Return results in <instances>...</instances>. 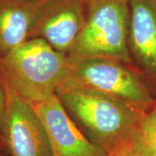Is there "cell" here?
Here are the masks:
<instances>
[{
  "mask_svg": "<svg viewBox=\"0 0 156 156\" xmlns=\"http://www.w3.org/2000/svg\"><path fill=\"white\" fill-rule=\"evenodd\" d=\"M56 96L88 139L108 155L134 139L145 114L92 89L62 83Z\"/></svg>",
  "mask_w": 156,
  "mask_h": 156,
  "instance_id": "cell-1",
  "label": "cell"
},
{
  "mask_svg": "<svg viewBox=\"0 0 156 156\" xmlns=\"http://www.w3.org/2000/svg\"><path fill=\"white\" fill-rule=\"evenodd\" d=\"M70 69L69 57L41 38L28 39L0 57V76L30 104L55 95Z\"/></svg>",
  "mask_w": 156,
  "mask_h": 156,
  "instance_id": "cell-2",
  "label": "cell"
},
{
  "mask_svg": "<svg viewBox=\"0 0 156 156\" xmlns=\"http://www.w3.org/2000/svg\"><path fill=\"white\" fill-rule=\"evenodd\" d=\"M83 28L69 54L71 64L91 57L114 58L131 65L128 50L129 0H85Z\"/></svg>",
  "mask_w": 156,
  "mask_h": 156,
  "instance_id": "cell-3",
  "label": "cell"
},
{
  "mask_svg": "<svg viewBox=\"0 0 156 156\" xmlns=\"http://www.w3.org/2000/svg\"><path fill=\"white\" fill-rule=\"evenodd\" d=\"M62 83L98 91L144 113L156 101L131 65L114 58L91 57L73 63Z\"/></svg>",
  "mask_w": 156,
  "mask_h": 156,
  "instance_id": "cell-4",
  "label": "cell"
},
{
  "mask_svg": "<svg viewBox=\"0 0 156 156\" xmlns=\"http://www.w3.org/2000/svg\"><path fill=\"white\" fill-rule=\"evenodd\" d=\"M4 83L6 113L2 136L9 155L52 156L44 128L32 106Z\"/></svg>",
  "mask_w": 156,
  "mask_h": 156,
  "instance_id": "cell-5",
  "label": "cell"
},
{
  "mask_svg": "<svg viewBox=\"0 0 156 156\" xmlns=\"http://www.w3.org/2000/svg\"><path fill=\"white\" fill-rule=\"evenodd\" d=\"M85 19V0H42L30 39H44L56 51L68 56Z\"/></svg>",
  "mask_w": 156,
  "mask_h": 156,
  "instance_id": "cell-6",
  "label": "cell"
},
{
  "mask_svg": "<svg viewBox=\"0 0 156 156\" xmlns=\"http://www.w3.org/2000/svg\"><path fill=\"white\" fill-rule=\"evenodd\" d=\"M30 105L44 128L52 156H108L83 133L56 94Z\"/></svg>",
  "mask_w": 156,
  "mask_h": 156,
  "instance_id": "cell-7",
  "label": "cell"
},
{
  "mask_svg": "<svg viewBox=\"0 0 156 156\" xmlns=\"http://www.w3.org/2000/svg\"><path fill=\"white\" fill-rule=\"evenodd\" d=\"M128 50L156 86V0H129Z\"/></svg>",
  "mask_w": 156,
  "mask_h": 156,
  "instance_id": "cell-8",
  "label": "cell"
},
{
  "mask_svg": "<svg viewBox=\"0 0 156 156\" xmlns=\"http://www.w3.org/2000/svg\"><path fill=\"white\" fill-rule=\"evenodd\" d=\"M42 0H0V57L30 39Z\"/></svg>",
  "mask_w": 156,
  "mask_h": 156,
  "instance_id": "cell-9",
  "label": "cell"
},
{
  "mask_svg": "<svg viewBox=\"0 0 156 156\" xmlns=\"http://www.w3.org/2000/svg\"><path fill=\"white\" fill-rule=\"evenodd\" d=\"M134 142L140 156H156V101L141 117Z\"/></svg>",
  "mask_w": 156,
  "mask_h": 156,
  "instance_id": "cell-10",
  "label": "cell"
},
{
  "mask_svg": "<svg viewBox=\"0 0 156 156\" xmlns=\"http://www.w3.org/2000/svg\"><path fill=\"white\" fill-rule=\"evenodd\" d=\"M108 156H140V154L134 145V139H133L130 142L108 154Z\"/></svg>",
  "mask_w": 156,
  "mask_h": 156,
  "instance_id": "cell-11",
  "label": "cell"
},
{
  "mask_svg": "<svg viewBox=\"0 0 156 156\" xmlns=\"http://www.w3.org/2000/svg\"><path fill=\"white\" fill-rule=\"evenodd\" d=\"M6 113V92L5 83L0 76V133L2 134V129Z\"/></svg>",
  "mask_w": 156,
  "mask_h": 156,
  "instance_id": "cell-12",
  "label": "cell"
},
{
  "mask_svg": "<svg viewBox=\"0 0 156 156\" xmlns=\"http://www.w3.org/2000/svg\"><path fill=\"white\" fill-rule=\"evenodd\" d=\"M5 148V140H4V138L2 136V134L0 133V150H3Z\"/></svg>",
  "mask_w": 156,
  "mask_h": 156,
  "instance_id": "cell-13",
  "label": "cell"
},
{
  "mask_svg": "<svg viewBox=\"0 0 156 156\" xmlns=\"http://www.w3.org/2000/svg\"><path fill=\"white\" fill-rule=\"evenodd\" d=\"M6 152H7V151H6ZM0 156H10V155H9L8 152L6 153V154H4V153H3V151L0 150Z\"/></svg>",
  "mask_w": 156,
  "mask_h": 156,
  "instance_id": "cell-14",
  "label": "cell"
}]
</instances>
